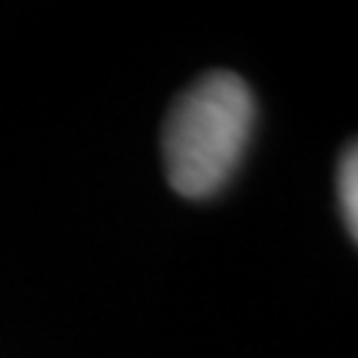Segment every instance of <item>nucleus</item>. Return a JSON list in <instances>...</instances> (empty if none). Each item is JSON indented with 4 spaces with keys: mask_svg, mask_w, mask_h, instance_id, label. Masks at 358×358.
<instances>
[{
    "mask_svg": "<svg viewBox=\"0 0 358 358\" xmlns=\"http://www.w3.org/2000/svg\"><path fill=\"white\" fill-rule=\"evenodd\" d=\"M338 194H341V212L346 221L350 236H358V152L355 143L343 150L341 155V171H338Z\"/></svg>",
    "mask_w": 358,
    "mask_h": 358,
    "instance_id": "obj_2",
    "label": "nucleus"
},
{
    "mask_svg": "<svg viewBox=\"0 0 358 358\" xmlns=\"http://www.w3.org/2000/svg\"><path fill=\"white\" fill-rule=\"evenodd\" d=\"M254 93L236 72L215 69L173 102L162 131L167 182L188 200L218 194L236 173L254 131Z\"/></svg>",
    "mask_w": 358,
    "mask_h": 358,
    "instance_id": "obj_1",
    "label": "nucleus"
}]
</instances>
